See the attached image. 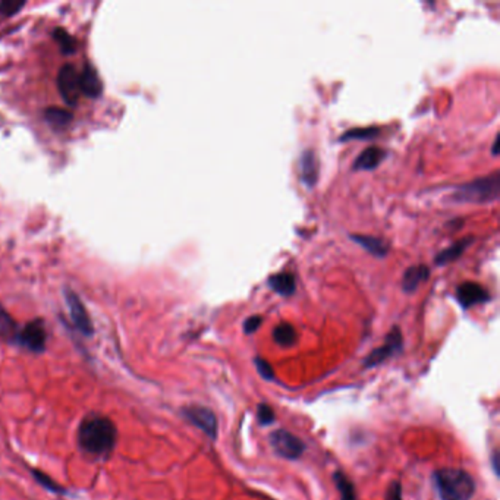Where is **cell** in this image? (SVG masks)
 I'll return each instance as SVG.
<instances>
[{"label":"cell","instance_id":"cell-1","mask_svg":"<svg viewBox=\"0 0 500 500\" xmlns=\"http://www.w3.org/2000/svg\"><path fill=\"white\" fill-rule=\"evenodd\" d=\"M119 439L118 427L110 417L100 413H88L77 430V443L82 453L94 460H107Z\"/></svg>","mask_w":500,"mask_h":500},{"label":"cell","instance_id":"cell-2","mask_svg":"<svg viewBox=\"0 0 500 500\" xmlns=\"http://www.w3.org/2000/svg\"><path fill=\"white\" fill-rule=\"evenodd\" d=\"M435 484L442 500H469L475 493L472 477L458 468H442L436 471Z\"/></svg>","mask_w":500,"mask_h":500},{"label":"cell","instance_id":"cell-3","mask_svg":"<svg viewBox=\"0 0 500 500\" xmlns=\"http://www.w3.org/2000/svg\"><path fill=\"white\" fill-rule=\"evenodd\" d=\"M500 194V175L494 172L493 175L474 179L468 184L460 185L452 195L453 202H472L486 204L496 201Z\"/></svg>","mask_w":500,"mask_h":500},{"label":"cell","instance_id":"cell-4","mask_svg":"<svg viewBox=\"0 0 500 500\" xmlns=\"http://www.w3.org/2000/svg\"><path fill=\"white\" fill-rule=\"evenodd\" d=\"M15 345L31 354H43L48 349V329L41 318L28 322L24 327H19L15 339Z\"/></svg>","mask_w":500,"mask_h":500},{"label":"cell","instance_id":"cell-5","mask_svg":"<svg viewBox=\"0 0 500 500\" xmlns=\"http://www.w3.org/2000/svg\"><path fill=\"white\" fill-rule=\"evenodd\" d=\"M180 415L190 424L200 428L202 433L209 436L212 440L217 439L219 424L212 409L201 405H187L180 409Z\"/></svg>","mask_w":500,"mask_h":500},{"label":"cell","instance_id":"cell-6","mask_svg":"<svg viewBox=\"0 0 500 500\" xmlns=\"http://www.w3.org/2000/svg\"><path fill=\"white\" fill-rule=\"evenodd\" d=\"M65 300H66V305L67 310H70V315H71V322L74 325V327L87 337H91L94 335V326L93 322H91V317L84 305V303L81 301V298L78 295L71 290L66 289L65 290Z\"/></svg>","mask_w":500,"mask_h":500},{"label":"cell","instance_id":"cell-7","mask_svg":"<svg viewBox=\"0 0 500 500\" xmlns=\"http://www.w3.org/2000/svg\"><path fill=\"white\" fill-rule=\"evenodd\" d=\"M58 88L63 100L74 106L78 103L81 97V84H80V72L75 70V66L71 63L63 65L58 74Z\"/></svg>","mask_w":500,"mask_h":500},{"label":"cell","instance_id":"cell-8","mask_svg":"<svg viewBox=\"0 0 500 500\" xmlns=\"http://www.w3.org/2000/svg\"><path fill=\"white\" fill-rule=\"evenodd\" d=\"M403 345V339H402V333L401 329L398 326L392 327V330L388 333L384 339V344L374 349L371 354H369V357L364 361V367L366 369H373L380 366L386 359H389L391 357L396 355Z\"/></svg>","mask_w":500,"mask_h":500},{"label":"cell","instance_id":"cell-9","mask_svg":"<svg viewBox=\"0 0 500 500\" xmlns=\"http://www.w3.org/2000/svg\"><path fill=\"white\" fill-rule=\"evenodd\" d=\"M270 445L278 455L286 460H298L305 449L301 439L282 428L273 431L270 435Z\"/></svg>","mask_w":500,"mask_h":500},{"label":"cell","instance_id":"cell-10","mask_svg":"<svg viewBox=\"0 0 500 500\" xmlns=\"http://www.w3.org/2000/svg\"><path fill=\"white\" fill-rule=\"evenodd\" d=\"M457 300L462 308H471L477 304L490 301V295L484 286L477 282H464L457 289Z\"/></svg>","mask_w":500,"mask_h":500},{"label":"cell","instance_id":"cell-11","mask_svg":"<svg viewBox=\"0 0 500 500\" xmlns=\"http://www.w3.org/2000/svg\"><path fill=\"white\" fill-rule=\"evenodd\" d=\"M300 172L303 184L308 188H314L320 176V162L312 150H305L300 158Z\"/></svg>","mask_w":500,"mask_h":500},{"label":"cell","instance_id":"cell-12","mask_svg":"<svg viewBox=\"0 0 500 500\" xmlns=\"http://www.w3.org/2000/svg\"><path fill=\"white\" fill-rule=\"evenodd\" d=\"M430 278V268L425 264H415L408 267L402 276V289L406 293H413L418 286L427 282Z\"/></svg>","mask_w":500,"mask_h":500},{"label":"cell","instance_id":"cell-13","mask_svg":"<svg viewBox=\"0 0 500 500\" xmlns=\"http://www.w3.org/2000/svg\"><path fill=\"white\" fill-rule=\"evenodd\" d=\"M80 84H81V93L91 99L99 97L103 89L102 80L99 78L97 71L91 65H85L82 67V71L80 72Z\"/></svg>","mask_w":500,"mask_h":500},{"label":"cell","instance_id":"cell-14","mask_svg":"<svg viewBox=\"0 0 500 500\" xmlns=\"http://www.w3.org/2000/svg\"><path fill=\"white\" fill-rule=\"evenodd\" d=\"M384 157H386V151L381 147L371 146V147L364 150L355 158L352 169L354 170H374L381 165Z\"/></svg>","mask_w":500,"mask_h":500},{"label":"cell","instance_id":"cell-15","mask_svg":"<svg viewBox=\"0 0 500 500\" xmlns=\"http://www.w3.org/2000/svg\"><path fill=\"white\" fill-rule=\"evenodd\" d=\"M472 242H474V237H465L462 239H458L457 242H453L446 249H443V251H440L435 257V263L438 266H446L455 260H458Z\"/></svg>","mask_w":500,"mask_h":500},{"label":"cell","instance_id":"cell-16","mask_svg":"<svg viewBox=\"0 0 500 500\" xmlns=\"http://www.w3.org/2000/svg\"><path fill=\"white\" fill-rule=\"evenodd\" d=\"M267 285L282 297H290L297 290V281L290 271H282L271 275L267 281Z\"/></svg>","mask_w":500,"mask_h":500},{"label":"cell","instance_id":"cell-17","mask_svg":"<svg viewBox=\"0 0 500 500\" xmlns=\"http://www.w3.org/2000/svg\"><path fill=\"white\" fill-rule=\"evenodd\" d=\"M351 239L354 242H357L359 246H362L366 249L367 253H370L371 256L377 257V259H384L389 253V246L383 239L376 238V237H370V235H351Z\"/></svg>","mask_w":500,"mask_h":500},{"label":"cell","instance_id":"cell-18","mask_svg":"<svg viewBox=\"0 0 500 500\" xmlns=\"http://www.w3.org/2000/svg\"><path fill=\"white\" fill-rule=\"evenodd\" d=\"M19 332L18 323L13 320V317L8 312V310L0 303V340L6 344L15 345V339Z\"/></svg>","mask_w":500,"mask_h":500},{"label":"cell","instance_id":"cell-19","mask_svg":"<svg viewBox=\"0 0 500 500\" xmlns=\"http://www.w3.org/2000/svg\"><path fill=\"white\" fill-rule=\"evenodd\" d=\"M30 472H31V475H33V479H34L43 489H45L48 491H50V493H53V494H67V493H70V491H67V489H65L62 484H59L58 482H55L49 474L43 472L41 469H38V468H30Z\"/></svg>","mask_w":500,"mask_h":500},{"label":"cell","instance_id":"cell-20","mask_svg":"<svg viewBox=\"0 0 500 500\" xmlns=\"http://www.w3.org/2000/svg\"><path fill=\"white\" fill-rule=\"evenodd\" d=\"M273 339H275V342L281 347H292L295 342H297L298 335L292 325L281 323L279 326L275 327V330H273Z\"/></svg>","mask_w":500,"mask_h":500},{"label":"cell","instance_id":"cell-21","mask_svg":"<svg viewBox=\"0 0 500 500\" xmlns=\"http://www.w3.org/2000/svg\"><path fill=\"white\" fill-rule=\"evenodd\" d=\"M381 129L379 126H367V128H352L345 131L340 135V141H352V140H374L380 135Z\"/></svg>","mask_w":500,"mask_h":500},{"label":"cell","instance_id":"cell-22","mask_svg":"<svg viewBox=\"0 0 500 500\" xmlns=\"http://www.w3.org/2000/svg\"><path fill=\"white\" fill-rule=\"evenodd\" d=\"M333 480H335L336 489L340 494V500H357L355 487L344 472L336 471L333 474Z\"/></svg>","mask_w":500,"mask_h":500},{"label":"cell","instance_id":"cell-23","mask_svg":"<svg viewBox=\"0 0 500 500\" xmlns=\"http://www.w3.org/2000/svg\"><path fill=\"white\" fill-rule=\"evenodd\" d=\"M44 113H45V119L56 126H63L72 121V113L66 109L49 107L45 109Z\"/></svg>","mask_w":500,"mask_h":500},{"label":"cell","instance_id":"cell-24","mask_svg":"<svg viewBox=\"0 0 500 500\" xmlns=\"http://www.w3.org/2000/svg\"><path fill=\"white\" fill-rule=\"evenodd\" d=\"M55 38L59 41L60 48L65 53H72L75 50V40L67 34L63 28H56Z\"/></svg>","mask_w":500,"mask_h":500},{"label":"cell","instance_id":"cell-25","mask_svg":"<svg viewBox=\"0 0 500 500\" xmlns=\"http://www.w3.org/2000/svg\"><path fill=\"white\" fill-rule=\"evenodd\" d=\"M257 418L260 421V424L263 425H268L273 421H275V411H273V408L267 403H261L257 408Z\"/></svg>","mask_w":500,"mask_h":500},{"label":"cell","instance_id":"cell-26","mask_svg":"<svg viewBox=\"0 0 500 500\" xmlns=\"http://www.w3.org/2000/svg\"><path fill=\"white\" fill-rule=\"evenodd\" d=\"M254 364H256V367H257V370H259V373H260V376H261L263 379H266V380H275V371H273L271 366H270V364H268L266 359L257 357V358H254Z\"/></svg>","mask_w":500,"mask_h":500},{"label":"cell","instance_id":"cell-27","mask_svg":"<svg viewBox=\"0 0 500 500\" xmlns=\"http://www.w3.org/2000/svg\"><path fill=\"white\" fill-rule=\"evenodd\" d=\"M24 6H26L24 2H11V0H5V2L0 4V15L12 16L18 13Z\"/></svg>","mask_w":500,"mask_h":500},{"label":"cell","instance_id":"cell-28","mask_svg":"<svg viewBox=\"0 0 500 500\" xmlns=\"http://www.w3.org/2000/svg\"><path fill=\"white\" fill-rule=\"evenodd\" d=\"M263 323V317L261 315H251V317H248L246 320L244 322V332L246 335H251L254 332L259 330V327L261 326Z\"/></svg>","mask_w":500,"mask_h":500},{"label":"cell","instance_id":"cell-29","mask_svg":"<svg viewBox=\"0 0 500 500\" xmlns=\"http://www.w3.org/2000/svg\"><path fill=\"white\" fill-rule=\"evenodd\" d=\"M386 500H402V490H401V484L398 482L392 483L391 487L388 489V493H386Z\"/></svg>","mask_w":500,"mask_h":500},{"label":"cell","instance_id":"cell-30","mask_svg":"<svg viewBox=\"0 0 500 500\" xmlns=\"http://www.w3.org/2000/svg\"><path fill=\"white\" fill-rule=\"evenodd\" d=\"M497 146H499V135H496V138H494V143H493V148H491V153L493 156H497Z\"/></svg>","mask_w":500,"mask_h":500}]
</instances>
